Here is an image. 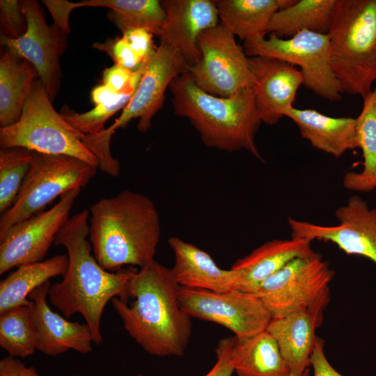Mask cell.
<instances>
[{
  "label": "cell",
  "mask_w": 376,
  "mask_h": 376,
  "mask_svg": "<svg viewBox=\"0 0 376 376\" xmlns=\"http://www.w3.org/2000/svg\"><path fill=\"white\" fill-rule=\"evenodd\" d=\"M171 269L153 260L139 268L124 292L111 300L127 334L148 354L181 357L191 334Z\"/></svg>",
  "instance_id": "6da1fadb"
},
{
  "label": "cell",
  "mask_w": 376,
  "mask_h": 376,
  "mask_svg": "<svg viewBox=\"0 0 376 376\" xmlns=\"http://www.w3.org/2000/svg\"><path fill=\"white\" fill-rule=\"evenodd\" d=\"M89 217L88 210L72 215L57 233L54 244L66 249L68 266L63 279L51 284L48 299L66 318L81 314L91 331L94 344L100 345L104 308L124 292L137 269L130 267L109 272L98 263L87 240Z\"/></svg>",
  "instance_id": "7a4b0ae2"
},
{
  "label": "cell",
  "mask_w": 376,
  "mask_h": 376,
  "mask_svg": "<svg viewBox=\"0 0 376 376\" xmlns=\"http://www.w3.org/2000/svg\"><path fill=\"white\" fill-rule=\"evenodd\" d=\"M92 251L106 270L125 265L141 268L155 260L161 237L158 211L145 194L124 190L89 208Z\"/></svg>",
  "instance_id": "3957f363"
},
{
  "label": "cell",
  "mask_w": 376,
  "mask_h": 376,
  "mask_svg": "<svg viewBox=\"0 0 376 376\" xmlns=\"http://www.w3.org/2000/svg\"><path fill=\"white\" fill-rule=\"evenodd\" d=\"M169 90L175 114L189 120L206 146L230 152L246 150L263 160L255 140L262 121L252 87L218 97L201 90L186 73L174 79Z\"/></svg>",
  "instance_id": "277c9868"
},
{
  "label": "cell",
  "mask_w": 376,
  "mask_h": 376,
  "mask_svg": "<svg viewBox=\"0 0 376 376\" xmlns=\"http://www.w3.org/2000/svg\"><path fill=\"white\" fill-rule=\"evenodd\" d=\"M328 35L343 93L365 98L376 81V0H340Z\"/></svg>",
  "instance_id": "5b68a950"
},
{
  "label": "cell",
  "mask_w": 376,
  "mask_h": 376,
  "mask_svg": "<svg viewBox=\"0 0 376 376\" xmlns=\"http://www.w3.org/2000/svg\"><path fill=\"white\" fill-rule=\"evenodd\" d=\"M81 134L56 111L42 83L36 79L19 120L0 127V147H22L37 152L68 155L98 169L97 159L81 141Z\"/></svg>",
  "instance_id": "8992f818"
},
{
  "label": "cell",
  "mask_w": 376,
  "mask_h": 376,
  "mask_svg": "<svg viewBox=\"0 0 376 376\" xmlns=\"http://www.w3.org/2000/svg\"><path fill=\"white\" fill-rule=\"evenodd\" d=\"M97 168L78 158L33 151L30 169L12 206L0 219V240L16 224L44 210L57 197L86 186Z\"/></svg>",
  "instance_id": "52a82bcc"
},
{
  "label": "cell",
  "mask_w": 376,
  "mask_h": 376,
  "mask_svg": "<svg viewBox=\"0 0 376 376\" xmlns=\"http://www.w3.org/2000/svg\"><path fill=\"white\" fill-rule=\"evenodd\" d=\"M242 47L249 57L270 56L299 66L306 88L331 102L341 99L343 92L331 65L328 34L306 30L289 38L270 34L245 41Z\"/></svg>",
  "instance_id": "ba28073f"
},
{
  "label": "cell",
  "mask_w": 376,
  "mask_h": 376,
  "mask_svg": "<svg viewBox=\"0 0 376 376\" xmlns=\"http://www.w3.org/2000/svg\"><path fill=\"white\" fill-rule=\"evenodd\" d=\"M334 272L315 251L294 259L257 285L255 294L272 318L310 306L329 295Z\"/></svg>",
  "instance_id": "9c48e42d"
},
{
  "label": "cell",
  "mask_w": 376,
  "mask_h": 376,
  "mask_svg": "<svg viewBox=\"0 0 376 376\" xmlns=\"http://www.w3.org/2000/svg\"><path fill=\"white\" fill-rule=\"evenodd\" d=\"M198 47L201 60L189 68L188 73L201 90L228 97L242 88L253 87L255 79L249 56L235 36L221 24L203 32Z\"/></svg>",
  "instance_id": "30bf717a"
},
{
  "label": "cell",
  "mask_w": 376,
  "mask_h": 376,
  "mask_svg": "<svg viewBox=\"0 0 376 376\" xmlns=\"http://www.w3.org/2000/svg\"><path fill=\"white\" fill-rule=\"evenodd\" d=\"M181 308L191 318L219 324L239 339L266 330L272 316L253 293L240 290L216 292L178 287Z\"/></svg>",
  "instance_id": "8fae6325"
},
{
  "label": "cell",
  "mask_w": 376,
  "mask_h": 376,
  "mask_svg": "<svg viewBox=\"0 0 376 376\" xmlns=\"http://www.w3.org/2000/svg\"><path fill=\"white\" fill-rule=\"evenodd\" d=\"M74 189L43 210L14 225L0 240V274L13 267L43 260L55 237L70 217L81 192Z\"/></svg>",
  "instance_id": "7c38bea8"
},
{
  "label": "cell",
  "mask_w": 376,
  "mask_h": 376,
  "mask_svg": "<svg viewBox=\"0 0 376 376\" xmlns=\"http://www.w3.org/2000/svg\"><path fill=\"white\" fill-rule=\"evenodd\" d=\"M27 29L21 37H0L1 46L13 49L36 68L53 102L61 86L60 58L67 47V34L54 24L48 25L45 13L35 0L22 1Z\"/></svg>",
  "instance_id": "4fadbf2b"
},
{
  "label": "cell",
  "mask_w": 376,
  "mask_h": 376,
  "mask_svg": "<svg viewBox=\"0 0 376 376\" xmlns=\"http://www.w3.org/2000/svg\"><path fill=\"white\" fill-rule=\"evenodd\" d=\"M189 65L182 54L169 44L161 42L146 63L138 86L116 121L103 132L109 137L119 128L139 118L137 128L146 132L152 118L163 106L165 93L174 79L189 72Z\"/></svg>",
  "instance_id": "5bb4252c"
},
{
  "label": "cell",
  "mask_w": 376,
  "mask_h": 376,
  "mask_svg": "<svg viewBox=\"0 0 376 376\" xmlns=\"http://www.w3.org/2000/svg\"><path fill=\"white\" fill-rule=\"evenodd\" d=\"M338 224L322 226L288 217L292 237L330 242L347 255L365 257L376 265V209L359 196H350L335 212Z\"/></svg>",
  "instance_id": "9a60e30c"
},
{
  "label": "cell",
  "mask_w": 376,
  "mask_h": 376,
  "mask_svg": "<svg viewBox=\"0 0 376 376\" xmlns=\"http://www.w3.org/2000/svg\"><path fill=\"white\" fill-rule=\"evenodd\" d=\"M255 79L254 100L261 121L276 125L283 111L295 102L299 88L304 85L300 70L276 58L257 56L249 57Z\"/></svg>",
  "instance_id": "2e32d148"
},
{
  "label": "cell",
  "mask_w": 376,
  "mask_h": 376,
  "mask_svg": "<svg viewBox=\"0 0 376 376\" xmlns=\"http://www.w3.org/2000/svg\"><path fill=\"white\" fill-rule=\"evenodd\" d=\"M166 22L160 41L176 49L189 67L201 60L198 38L205 31L219 24V17L214 1H161Z\"/></svg>",
  "instance_id": "e0dca14e"
},
{
  "label": "cell",
  "mask_w": 376,
  "mask_h": 376,
  "mask_svg": "<svg viewBox=\"0 0 376 376\" xmlns=\"http://www.w3.org/2000/svg\"><path fill=\"white\" fill-rule=\"evenodd\" d=\"M50 281L32 291L31 316L35 327L38 351L58 356L69 350L88 354L93 349V336L86 323L72 322L51 309L48 303Z\"/></svg>",
  "instance_id": "ac0fdd59"
},
{
  "label": "cell",
  "mask_w": 376,
  "mask_h": 376,
  "mask_svg": "<svg viewBox=\"0 0 376 376\" xmlns=\"http://www.w3.org/2000/svg\"><path fill=\"white\" fill-rule=\"evenodd\" d=\"M329 296L307 308L272 318L266 329L276 341L292 373L302 374L311 366V356L317 340L315 330L322 322Z\"/></svg>",
  "instance_id": "d6986e66"
},
{
  "label": "cell",
  "mask_w": 376,
  "mask_h": 376,
  "mask_svg": "<svg viewBox=\"0 0 376 376\" xmlns=\"http://www.w3.org/2000/svg\"><path fill=\"white\" fill-rule=\"evenodd\" d=\"M168 242L174 254L171 269L180 286L216 292L240 290L237 270L220 268L209 253L178 237H170Z\"/></svg>",
  "instance_id": "ffe728a7"
},
{
  "label": "cell",
  "mask_w": 376,
  "mask_h": 376,
  "mask_svg": "<svg viewBox=\"0 0 376 376\" xmlns=\"http://www.w3.org/2000/svg\"><path fill=\"white\" fill-rule=\"evenodd\" d=\"M282 114L294 122L301 137L308 140L313 148L336 158L359 148L356 118L331 117L315 109L294 107L285 109Z\"/></svg>",
  "instance_id": "44dd1931"
},
{
  "label": "cell",
  "mask_w": 376,
  "mask_h": 376,
  "mask_svg": "<svg viewBox=\"0 0 376 376\" xmlns=\"http://www.w3.org/2000/svg\"><path fill=\"white\" fill-rule=\"evenodd\" d=\"M311 240L301 237L274 239L240 258L231 269L239 272L240 290L251 292L260 283L299 257L314 252Z\"/></svg>",
  "instance_id": "7402d4cb"
},
{
  "label": "cell",
  "mask_w": 376,
  "mask_h": 376,
  "mask_svg": "<svg viewBox=\"0 0 376 376\" xmlns=\"http://www.w3.org/2000/svg\"><path fill=\"white\" fill-rule=\"evenodd\" d=\"M220 24L244 42L265 37L274 15L295 0H219Z\"/></svg>",
  "instance_id": "603a6c76"
},
{
  "label": "cell",
  "mask_w": 376,
  "mask_h": 376,
  "mask_svg": "<svg viewBox=\"0 0 376 376\" xmlns=\"http://www.w3.org/2000/svg\"><path fill=\"white\" fill-rule=\"evenodd\" d=\"M38 77L35 67L11 49L1 47L0 56V127L10 126L22 115L26 97Z\"/></svg>",
  "instance_id": "cb8c5ba5"
},
{
  "label": "cell",
  "mask_w": 376,
  "mask_h": 376,
  "mask_svg": "<svg viewBox=\"0 0 376 376\" xmlns=\"http://www.w3.org/2000/svg\"><path fill=\"white\" fill-rule=\"evenodd\" d=\"M68 266V255L61 254L18 267L0 283V314L18 306L31 305L30 293L52 278L63 276Z\"/></svg>",
  "instance_id": "d4e9b609"
},
{
  "label": "cell",
  "mask_w": 376,
  "mask_h": 376,
  "mask_svg": "<svg viewBox=\"0 0 376 376\" xmlns=\"http://www.w3.org/2000/svg\"><path fill=\"white\" fill-rule=\"evenodd\" d=\"M340 0H299L277 11L267 33L289 38L301 31L329 34Z\"/></svg>",
  "instance_id": "484cf974"
},
{
  "label": "cell",
  "mask_w": 376,
  "mask_h": 376,
  "mask_svg": "<svg viewBox=\"0 0 376 376\" xmlns=\"http://www.w3.org/2000/svg\"><path fill=\"white\" fill-rule=\"evenodd\" d=\"M233 363L237 376H288L291 373L276 341L266 330L248 338L236 337Z\"/></svg>",
  "instance_id": "4316f807"
},
{
  "label": "cell",
  "mask_w": 376,
  "mask_h": 376,
  "mask_svg": "<svg viewBox=\"0 0 376 376\" xmlns=\"http://www.w3.org/2000/svg\"><path fill=\"white\" fill-rule=\"evenodd\" d=\"M363 100L356 118V132L363 162L360 172H347L343 178L345 189L368 193L376 189V87Z\"/></svg>",
  "instance_id": "83f0119b"
},
{
  "label": "cell",
  "mask_w": 376,
  "mask_h": 376,
  "mask_svg": "<svg viewBox=\"0 0 376 376\" xmlns=\"http://www.w3.org/2000/svg\"><path fill=\"white\" fill-rule=\"evenodd\" d=\"M104 7L110 21L124 33L142 29L159 37L162 33L166 13L161 1L157 0H86L77 3V7Z\"/></svg>",
  "instance_id": "f1b7e54d"
},
{
  "label": "cell",
  "mask_w": 376,
  "mask_h": 376,
  "mask_svg": "<svg viewBox=\"0 0 376 376\" xmlns=\"http://www.w3.org/2000/svg\"><path fill=\"white\" fill-rule=\"evenodd\" d=\"M31 306H18L0 314V347L10 357L24 359L37 350Z\"/></svg>",
  "instance_id": "f546056e"
},
{
  "label": "cell",
  "mask_w": 376,
  "mask_h": 376,
  "mask_svg": "<svg viewBox=\"0 0 376 376\" xmlns=\"http://www.w3.org/2000/svg\"><path fill=\"white\" fill-rule=\"evenodd\" d=\"M33 151L22 147L0 149V213L13 204L30 169Z\"/></svg>",
  "instance_id": "4dcf8cb0"
},
{
  "label": "cell",
  "mask_w": 376,
  "mask_h": 376,
  "mask_svg": "<svg viewBox=\"0 0 376 376\" xmlns=\"http://www.w3.org/2000/svg\"><path fill=\"white\" fill-rule=\"evenodd\" d=\"M133 93H127L120 98L104 104H97L91 110L78 113L63 107L60 114L73 128L86 135H94L104 130L107 120L120 109H124Z\"/></svg>",
  "instance_id": "1f68e13d"
},
{
  "label": "cell",
  "mask_w": 376,
  "mask_h": 376,
  "mask_svg": "<svg viewBox=\"0 0 376 376\" xmlns=\"http://www.w3.org/2000/svg\"><path fill=\"white\" fill-rule=\"evenodd\" d=\"M1 36L16 39L27 29V20L22 9V1H0Z\"/></svg>",
  "instance_id": "d6a6232c"
},
{
  "label": "cell",
  "mask_w": 376,
  "mask_h": 376,
  "mask_svg": "<svg viewBox=\"0 0 376 376\" xmlns=\"http://www.w3.org/2000/svg\"><path fill=\"white\" fill-rule=\"evenodd\" d=\"M107 52L113 58L114 65L127 68L134 72L145 63L134 51L127 40L122 36L104 45L97 44V47Z\"/></svg>",
  "instance_id": "836d02e7"
},
{
  "label": "cell",
  "mask_w": 376,
  "mask_h": 376,
  "mask_svg": "<svg viewBox=\"0 0 376 376\" xmlns=\"http://www.w3.org/2000/svg\"><path fill=\"white\" fill-rule=\"evenodd\" d=\"M235 342V336L219 340L216 349V362L212 368L203 376H232L235 373L233 355Z\"/></svg>",
  "instance_id": "e575fe53"
},
{
  "label": "cell",
  "mask_w": 376,
  "mask_h": 376,
  "mask_svg": "<svg viewBox=\"0 0 376 376\" xmlns=\"http://www.w3.org/2000/svg\"><path fill=\"white\" fill-rule=\"evenodd\" d=\"M123 37L144 62L148 61L156 50L153 34L146 29L128 30L123 33Z\"/></svg>",
  "instance_id": "d590c367"
},
{
  "label": "cell",
  "mask_w": 376,
  "mask_h": 376,
  "mask_svg": "<svg viewBox=\"0 0 376 376\" xmlns=\"http://www.w3.org/2000/svg\"><path fill=\"white\" fill-rule=\"evenodd\" d=\"M42 3L49 10L54 24L65 34L70 33L69 17L72 10L78 8L77 3L61 0H43Z\"/></svg>",
  "instance_id": "8d00e7d4"
},
{
  "label": "cell",
  "mask_w": 376,
  "mask_h": 376,
  "mask_svg": "<svg viewBox=\"0 0 376 376\" xmlns=\"http://www.w3.org/2000/svg\"><path fill=\"white\" fill-rule=\"evenodd\" d=\"M310 361L314 376H343L330 364L326 358L324 341L318 337H317Z\"/></svg>",
  "instance_id": "74e56055"
},
{
  "label": "cell",
  "mask_w": 376,
  "mask_h": 376,
  "mask_svg": "<svg viewBox=\"0 0 376 376\" xmlns=\"http://www.w3.org/2000/svg\"><path fill=\"white\" fill-rule=\"evenodd\" d=\"M0 376H41L33 366L10 356L0 361Z\"/></svg>",
  "instance_id": "f35d334b"
},
{
  "label": "cell",
  "mask_w": 376,
  "mask_h": 376,
  "mask_svg": "<svg viewBox=\"0 0 376 376\" xmlns=\"http://www.w3.org/2000/svg\"><path fill=\"white\" fill-rule=\"evenodd\" d=\"M136 90H129L118 93L109 86L102 84L95 87L91 91V100L95 104H100L116 100L127 93H134Z\"/></svg>",
  "instance_id": "ab89813d"
},
{
  "label": "cell",
  "mask_w": 376,
  "mask_h": 376,
  "mask_svg": "<svg viewBox=\"0 0 376 376\" xmlns=\"http://www.w3.org/2000/svg\"><path fill=\"white\" fill-rule=\"evenodd\" d=\"M288 376H308V369L302 374L292 373Z\"/></svg>",
  "instance_id": "60d3db41"
},
{
  "label": "cell",
  "mask_w": 376,
  "mask_h": 376,
  "mask_svg": "<svg viewBox=\"0 0 376 376\" xmlns=\"http://www.w3.org/2000/svg\"><path fill=\"white\" fill-rule=\"evenodd\" d=\"M135 376H144V375H141V374H138V375H135Z\"/></svg>",
  "instance_id": "b9f144b4"
},
{
  "label": "cell",
  "mask_w": 376,
  "mask_h": 376,
  "mask_svg": "<svg viewBox=\"0 0 376 376\" xmlns=\"http://www.w3.org/2000/svg\"><path fill=\"white\" fill-rule=\"evenodd\" d=\"M75 376H81V375H75Z\"/></svg>",
  "instance_id": "7bdbcfd3"
}]
</instances>
